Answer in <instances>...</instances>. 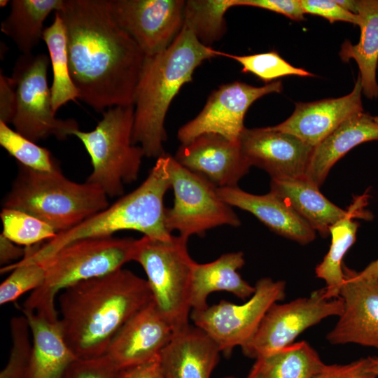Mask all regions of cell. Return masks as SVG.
Here are the masks:
<instances>
[{
  "mask_svg": "<svg viewBox=\"0 0 378 378\" xmlns=\"http://www.w3.org/2000/svg\"><path fill=\"white\" fill-rule=\"evenodd\" d=\"M71 78L79 99L97 112L134 106L146 55L117 23L106 0H64Z\"/></svg>",
  "mask_w": 378,
  "mask_h": 378,
  "instance_id": "cell-1",
  "label": "cell"
},
{
  "mask_svg": "<svg viewBox=\"0 0 378 378\" xmlns=\"http://www.w3.org/2000/svg\"><path fill=\"white\" fill-rule=\"evenodd\" d=\"M151 301L147 281L122 268L75 284L59 297L64 340L77 358L104 356L121 327Z\"/></svg>",
  "mask_w": 378,
  "mask_h": 378,
  "instance_id": "cell-2",
  "label": "cell"
},
{
  "mask_svg": "<svg viewBox=\"0 0 378 378\" xmlns=\"http://www.w3.org/2000/svg\"><path fill=\"white\" fill-rule=\"evenodd\" d=\"M202 43L183 27L164 50L146 57L136 90L132 141L139 144L144 155L157 159L165 153V117L173 99L204 61L223 56Z\"/></svg>",
  "mask_w": 378,
  "mask_h": 378,
  "instance_id": "cell-3",
  "label": "cell"
},
{
  "mask_svg": "<svg viewBox=\"0 0 378 378\" xmlns=\"http://www.w3.org/2000/svg\"><path fill=\"white\" fill-rule=\"evenodd\" d=\"M169 154L158 158L144 182L112 205L41 244L25 248L20 264L40 262L64 246L82 239L113 236L134 230L150 238L167 240L172 234L165 225L164 197L171 188Z\"/></svg>",
  "mask_w": 378,
  "mask_h": 378,
  "instance_id": "cell-4",
  "label": "cell"
},
{
  "mask_svg": "<svg viewBox=\"0 0 378 378\" xmlns=\"http://www.w3.org/2000/svg\"><path fill=\"white\" fill-rule=\"evenodd\" d=\"M107 197L96 185L69 179L60 167L43 172L18 163V175L3 207L32 215L59 233L106 209Z\"/></svg>",
  "mask_w": 378,
  "mask_h": 378,
  "instance_id": "cell-5",
  "label": "cell"
},
{
  "mask_svg": "<svg viewBox=\"0 0 378 378\" xmlns=\"http://www.w3.org/2000/svg\"><path fill=\"white\" fill-rule=\"evenodd\" d=\"M135 239L113 236L89 237L74 241L41 263L46 272L43 284L31 291L22 310L34 312L52 322L59 321L57 294L91 278L106 275L132 260Z\"/></svg>",
  "mask_w": 378,
  "mask_h": 378,
  "instance_id": "cell-6",
  "label": "cell"
},
{
  "mask_svg": "<svg viewBox=\"0 0 378 378\" xmlns=\"http://www.w3.org/2000/svg\"><path fill=\"white\" fill-rule=\"evenodd\" d=\"M188 239L179 235L167 240L143 236L135 239L132 251V260L146 272L153 301L174 332L190 326L191 281L196 262L189 255Z\"/></svg>",
  "mask_w": 378,
  "mask_h": 378,
  "instance_id": "cell-7",
  "label": "cell"
},
{
  "mask_svg": "<svg viewBox=\"0 0 378 378\" xmlns=\"http://www.w3.org/2000/svg\"><path fill=\"white\" fill-rule=\"evenodd\" d=\"M134 106H118L103 112L90 132L76 130L91 160L92 170L86 181L99 187L108 197L124 192V184L139 176L144 153L132 141Z\"/></svg>",
  "mask_w": 378,
  "mask_h": 378,
  "instance_id": "cell-8",
  "label": "cell"
},
{
  "mask_svg": "<svg viewBox=\"0 0 378 378\" xmlns=\"http://www.w3.org/2000/svg\"><path fill=\"white\" fill-rule=\"evenodd\" d=\"M50 64V57L46 54H22L10 76L16 92L11 124L16 132L35 143L52 136L64 140L79 130L75 119L55 117L48 83Z\"/></svg>",
  "mask_w": 378,
  "mask_h": 378,
  "instance_id": "cell-9",
  "label": "cell"
},
{
  "mask_svg": "<svg viewBox=\"0 0 378 378\" xmlns=\"http://www.w3.org/2000/svg\"><path fill=\"white\" fill-rule=\"evenodd\" d=\"M168 166L174 200L173 206L165 209V225L171 234L177 231L179 236L188 239L220 225H240L237 215L220 198L214 184L170 155Z\"/></svg>",
  "mask_w": 378,
  "mask_h": 378,
  "instance_id": "cell-10",
  "label": "cell"
},
{
  "mask_svg": "<svg viewBox=\"0 0 378 378\" xmlns=\"http://www.w3.org/2000/svg\"><path fill=\"white\" fill-rule=\"evenodd\" d=\"M286 286L284 281L262 278L244 303L220 300L202 310H192L190 318L227 356L234 347H242L251 340L270 307L285 298Z\"/></svg>",
  "mask_w": 378,
  "mask_h": 378,
  "instance_id": "cell-11",
  "label": "cell"
},
{
  "mask_svg": "<svg viewBox=\"0 0 378 378\" xmlns=\"http://www.w3.org/2000/svg\"><path fill=\"white\" fill-rule=\"evenodd\" d=\"M343 309L342 298H326L325 288L289 302H276L267 310L251 340L241 347L242 352L255 359L267 356L293 344L302 332L323 319L339 317Z\"/></svg>",
  "mask_w": 378,
  "mask_h": 378,
  "instance_id": "cell-12",
  "label": "cell"
},
{
  "mask_svg": "<svg viewBox=\"0 0 378 378\" xmlns=\"http://www.w3.org/2000/svg\"><path fill=\"white\" fill-rule=\"evenodd\" d=\"M282 90L281 80L260 87L241 81L222 85L212 92L201 112L178 129L177 138L181 144H186L200 135L216 134L239 141L246 128L244 117L252 104L266 94Z\"/></svg>",
  "mask_w": 378,
  "mask_h": 378,
  "instance_id": "cell-13",
  "label": "cell"
},
{
  "mask_svg": "<svg viewBox=\"0 0 378 378\" xmlns=\"http://www.w3.org/2000/svg\"><path fill=\"white\" fill-rule=\"evenodd\" d=\"M119 26L146 57L167 49L183 24L182 0H106Z\"/></svg>",
  "mask_w": 378,
  "mask_h": 378,
  "instance_id": "cell-14",
  "label": "cell"
},
{
  "mask_svg": "<svg viewBox=\"0 0 378 378\" xmlns=\"http://www.w3.org/2000/svg\"><path fill=\"white\" fill-rule=\"evenodd\" d=\"M344 282L340 296L344 309L327 334L331 344H356L378 350V279H363L343 265Z\"/></svg>",
  "mask_w": 378,
  "mask_h": 378,
  "instance_id": "cell-15",
  "label": "cell"
},
{
  "mask_svg": "<svg viewBox=\"0 0 378 378\" xmlns=\"http://www.w3.org/2000/svg\"><path fill=\"white\" fill-rule=\"evenodd\" d=\"M239 144L250 167L265 170L272 179L304 177L314 150L295 136L272 126L245 128Z\"/></svg>",
  "mask_w": 378,
  "mask_h": 378,
  "instance_id": "cell-16",
  "label": "cell"
},
{
  "mask_svg": "<svg viewBox=\"0 0 378 378\" xmlns=\"http://www.w3.org/2000/svg\"><path fill=\"white\" fill-rule=\"evenodd\" d=\"M174 330L153 301L130 318L111 341L106 354L122 370L158 356Z\"/></svg>",
  "mask_w": 378,
  "mask_h": 378,
  "instance_id": "cell-17",
  "label": "cell"
},
{
  "mask_svg": "<svg viewBox=\"0 0 378 378\" xmlns=\"http://www.w3.org/2000/svg\"><path fill=\"white\" fill-rule=\"evenodd\" d=\"M174 158L217 188L237 186L251 167L239 141H232L216 134H202L181 144Z\"/></svg>",
  "mask_w": 378,
  "mask_h": 378,
  "instance_id": "cell-18",
  "label": "cell"
},
{
  "mask_svg": "<svg viewBox=\"0 0 378 378\" xmlns=\"http://www.w3.org/2000/svg\"><path fill=\"white\" fill-rule=\"evenodd\" d=\"M362 94L358 74L349 94L338 98L295 103V110L290 116L272 127L291 134L314 148L346 120L364 111Z\"/></svg>",
  "mask_w": 378,
  "mask_h": 378,
  "instance_id": "cell-19",
  "label": "cell"
},
{
  "mask_svg": "<svg viewBox=\"0 0 378 378\" xmlns=\"http://www.w3.org/2000/svg\"><path fill=\"white\" fill-rule=\"evenodd\" d=\"M220 352L204 331L188 326L174 332L159 354L163 378H210Z\"/></svg>",
  "mask_w": 378,
  "mask_h": 378,
  "instance_id": "cell-20",
  "label": "cell"
},
{
  "mask_svg": "<svg viewBox=\"0 0 378 378\" xmlns=\"http://www.w3.org/2000/svg\"><path fill=\"white\" fill-rule=\"evenodd\" d=\"M220 198L231 206L248 211L275 233L307 244L316 231L281 198L270 191L265 195L247 192L238 186L217 188Z\"/></svg>",
  "mask_w": 378,
  "mask_h": 378,
  "instance_id": "cell-21",
  "label": "cell"
},
{
  "mask_svg": "<svg viewBox=\"0 0 378 378\" xmlns=\"http://www.w3.org/2000/svg\"><path fill=\"white\" fill-rule=\"evenodd\" d=\"M378 140V115L364 111L342 122L314 148L304 177L320 187L332 166L356 146Z\"/></svg>",
  "mask_w": 378,
  "mask_h": 378,
  "instance_id": "cell-22",
  "label": "cell"
},
{
  "mask_svg": "<svg viewBox=\"0 0 378 378\" xmlns=\"http://www.w3.org/2000/svg\"><path fill=\"white\" fill-rule=\"evenodd\" d=\"M32 336V350L25 378H62L77 358L66 344L59 321L52 322L22 310Z\"/></svg>",
  "mask_w": 378,
  "mask_h": 378,
  "instance_id": "cell-23",
  "label": "cell"
},
{
  "mask_svg": "<svg viewBox=\"0 0 378 378\" xmlns=\"http://www.w3.org/2000/svg\"><path fill=\"white\" fill-rule=\"evenodd\" d=\"M244 263L241 251L225 253L208 263L196 262L191 281L192 310L206 308L209 295L216 291L229 292L241 300L250 298L255 287L243 279L237 272Z\"/></svg>",
  "mask_w": 378,
  "mask_h": 378,
  "instance_id": "cell-24",
  "label": "cell"
},
{
  "mask_svg": "<svg viewBox=\"0 0 378 378\" xmlns=\"http://www.w3.org/2000/svg\"><path fill=\"white\" fill-rule=\"evenodd\" d=\"M270 191L323 237H327L330 227L348 214L347 210L332 203L320 192L319 187L305 177L272 179Z\"/></svg>",
  "mask_w": 378,
  "mask_h": 378,
  "instance_id": "cell-25",
  "label": "cell"
},
{
  "mask_svg": "<svg viewBox=\"0 0 378 378\" xmlns=\"http://www.w3.org/2000/svg\"><path fill=\"white\" fill-rule=\"evenodd\" d=\"M369 195L357 196L347 209L346 216L329 229L331 237L330 248L315 270L318 278L326 282L325 296L331 299L340 297L344 282L343 258L354 244L359 223L356 218L370 219L372 216L365 209Z\"/></svg>",
  "mask_w": 378,
  "mask_h": 378,
  "instance_id": "cell-26",
  "label": "cell"
},
{
  "mask_svg": "<svg viewBox=\"0 0 378 378\" xmlns=\"http://www.w3.org/2000/svg\"><path fill=\"white\" fill-rule=\"evenodd\" d=\"M356 14L360 18V35L354 45L344 41L340 51L342 61L354 59L360 77L363 94L368 99L378 97L376 72L378 61V0H356Z\"/></svg>",
  "mask_w": 378,
  "mask_h": 378,
  "instance_id": "cell-27",
  "label": "cell"
},
{
  "mask_svg": "<svg viewBox=\"0 0 378 378\" xmlns=\"http://www.w3.org/2000/svg\"><path fill=\"white\" fill-rule=\"evenodd\" d=\"M10 10L1 22V31L16 45L22 54L32 53L43 40V24L53 11H58L64 0H13Z\"/></svg>",
  "mask_w": 378,
  "mask_h": 378,
  "instance_id": "cell-28",
  "label": "cell"
},
{
  "mask_svg": "<svg viewBox=\"0 0 378 378\" xmlns=\"http://www.w3.org/2000/svg\"><path fill=\"white\" fill-rule=\"evenodd\" d=\"M317 351L307 342L293 343L256 359L251 378H313L326 366Z\"/></svg>",
  "mask_w": 378,
  "mask_h": 378,
  "instance_id": "cell-29",
  "label": "cell"
},
{
  "mask_svg": "<svg viewBox=\"0 0 378 378\" xmlns=\"http://www.w3.org/2000/svg\"><path fill=\"white\" fill-rule=\"evenodd\" d=\"M43 40L47 46L52 68L51 101L56 113L67 102L79 99L69 71L66 28L57 13H55L54 21L50 26L45 28Z\"/></svg>",
  "mask_w": 378,
  "mask_h": 378,
  "instance_id": "cell-30",
  "label": "cell"
},
{
  "mask_svg": "<svg viewBox=\"0 0 378 378\" xmlns=\"http://www.w3.org/2000/svg\"><path fill=\"white\" fill-rule=\"evenodd\" d=\"M233 6V0L186 1L183 27L189 29L202 43L210 46L225 33V13Z\"/></svg>",
  "mask_w": 378,
  "mask_h": 378,
  "instance_id": "cell-31",
  "label": "cell"
},
{
  "mask_svg": "<svg viewBox=\"0 0 378 378\" xmlns=\"http://www.w3.org/2000/svg\"><path fill=\"white\" fill-rule=\"evenodd\" d=\"M0 145L18 163L34 170L51 172L60 167L48 148L37 145L3 122H0Z\"/></svg>",
  "mask_w": 378,
  "mask_h": 378,
  "instance_id": "cell-32",
  "label": "cell"
},
{
  "mask_svg": "<svg viewBox=\"0 0 378 378\" xmlns=\"http://www.w3.org/2000/svg\"><path fill=\"white\" fill-rule=\"evenodd\" d=\"M0 218L3 225L1 234L13 242L25 247L48 241L57 234L47 223L18 209L3 207Z\"/></svg>",
  "mask_w": 378,
  "mask_h": 378,
  "instance_id": "cell-33",
  "label": "cell"
},
{
  "mask_svg": "<svg viewBox=\"0 0 378 378\" xmlns=\"http://www.w3.org/2000/svg\"><path fill=\"white\" fill-rule=\"evenodd\" d=\"M225 57L239 62L242 66L241 72L251 73L266 84L285 76H314L304 69L293 66L274 50L243 56L226 53Z\"/></svg>",
  "mask_w": 378,
  "mask_h": 378,
  "instance_id": "cell-34",
  "label": "cell"
},
{
  "mask_svg": "<svg viewBox=\"0 0 378 378\" xmlns=\"http://www.w3.org/2000/svg\"><path fill=\"white\" fill-rule=\"evenodd\" d=\"M13 271L0 286V304H4L18 299L24 293L38 288L43 282L46 272L41 263L17 262L1 268V273Z\"/></svg>",
  "mask_w": 378,
  "mask_h": 378,
  "instance_id": "cell-35",
  "label": "cell"
},
{
  "mask_svg": "<svg viewBox=\"0 0 378 378\" xmlns=\"http://www.w3.org/2000/svg\"><path fill=\"white\" fill-rule=\"evenodd\" d=\"M12 348L8 362L0 378H25L32 350L30 328L24 316L14 317L10 321Z\"/></svg>",
  "mask_w": 378,
  "mask_h": 378,
  "instance_id": "cell-36",
  "label": "cell"
},
{
  "mask_svg": "<svg viewBox=\"0 0 378 378\" xmlns=\"http://www.w3.org/2000/svg\"><path fill=\"white\" fill-rule=\"evenodd\" d=\"M120 370L111 359L104 355L99 357L73 361L62 378H119Z\"/></svg>",
  "mask_w": 378,
  "mask_h": 378,
  "instance_id": "cell-37",
  "label": "cell"
},
{
  "mask_svg": "<svg viewBox=\"0 0 378 378\" xmlns=\"http://www.w3.org/2000/svg\"><path fill=\"white\" fill-rule=\"evenodd\" d=\"M300 1L305 14L322 17L330 23L342 21L358 26L360 24L358 15L344 9L336 0H300Z\"/></svg>",
  "mask_w": 378,
  "mask_h": 378,
  "instance_id": "cell-38",
  "label": "cell"
},
{
  "mask_svg": "<svg viewBox=\"0 0 378 378\" xmlns=\"http://www.w3.org/2000/svg\"><path fill=\"white\" fill-rule=\"evenodd\" d=\"M234 6H245L268 10L295 21L304 20L300 0H233Z\"/></svg>",
  "mask_w": 378,
  "mask_h": 378,
  "instance_id": "cell-39",
  "label": "cell"
},
{
  "mask_svg": "<svg viewBox=\"0 0 378 378\" xmlns=\"http://www.w3.org/2000/svg\"><path fill=\"white\" fill-rule=\"evenodd\" d=\"M313 378H376L368 369V358H362L346 364L326 365Z\"/></svg>",
  "mask_w": 378,
  "mask_h": 378,
  "instance_id": "cell-40",
  "label": "cell"
},
{
  "mask_svg": "<svg viewBox=\"0 0 378 378\" xmlns=\"http://www.w3.org/2000/svg\"><path fill=\"white\" fill-rule=\"evenodd\" d=\"M16 107V92L11 77L0 74V122L12 123Z\"/></svg>",
  "mask_w": 378,
  "mask_h": 378,
  "instance_id": "cell-41",
  "label": "cell"
},
{
  "mask_svg": "<svg viewBox=\"0 0 378 378\" xmlns=\"http://www.w3.org/2000/svg\"><path fill=\"white\" fill-rule=\"evenodd\" d=\"M119 378H163L159 355L140 365L120 370Z\"/></svg>",
  "mask_w": 378,
  "mask_h": 378,
  "instance_id": "cell-42",
  "label": "cell"
},
{
  "mask_svg": "<svg viewBox=\"0 0 378 378\" xmlns=\"http://www.w3.org/2000/svg\"><path fill=\"white\" fill-rule=\"evenodd\" d=\"M25 248H21L18 244L13 242L4 234H0V262L6 264L11 260L23 258Z\"/></svg>",
  "mask_w": 378,
  "mask_h": 378,
  "instance_id": "cell-43",
  "label": "cell"
},
{
  "mask_svg": "<svg viewBox=\"0 0 378 378\" xmlns=\"http://www.w3.org/2000/svg\"><path fill=\"white\" fill-rule=\"evenodd\" d=\"M357 273L360 277L363 279H378V258Z\"/></svg>",
  "mask_w": 378,
  "mask_h": 378,
  "instance_id": "cell-44",
  "label": "cell"
},
{
  "mask_svg": "<svg viewBox=\"0 0 378 378\" xmlns=\"http://www.w3.org/2000/svg\"><path fill=\"white\" fill-rule=\"evenodd\" d=\"M367 358L368 371L378 378V356H368Z\"/></svg>",
  "mask_w": 378,
  "mask_h": 378,
  "instance_id": "cell-45",
  "label": "cell"
},
{
  "mask_svg": "<svg viewBox=\"0 0 378 378\" xmlns=\"http://www.w3.org/2000/svg\"><path fill=\"white\" fill-rule=\"evenodd\" d=\"M8 2H9V1H7V0H6V1L1 0V1H0V5H1V6L2 7V6H4L7 5V4H8Z\"/></svg>",
  "mask_w": 378,
  "mask_h": 378,
  "instance_id": "cell-46",
  "label": "cell"
},
{
  "mask_svg": "<svg viewBox=\"0 0 378 378\" xmlns=\"http://www.w3.org/2000/svg\"><path fill=\"white\" fill-rule=\"evenodd\" d=\"M224 378H237V377H224ZM247 378H251L249 376L247 377Z\"/></svg>",
  "mask_w": 378,
  "mask_h": 378,
  "instance_id": "cell-47",
  "label": "cell"
},
{
  "mask_svg": "<svg viewBox=\"0 0 378 378\" xmlns=\"http://www.w3.org/2000/svg\"><path fill=\"white\" fill-rule=\"evenodd\" d=\"M377 70H378V61H377Z\"/></svg>",
  "mask_w": 378,
  "mask_h": 378,
  "instance_id": "cell-48",
  "label": "cell"
}]
</instances>
